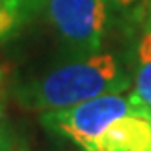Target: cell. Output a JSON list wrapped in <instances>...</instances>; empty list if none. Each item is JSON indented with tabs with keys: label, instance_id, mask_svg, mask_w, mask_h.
<instances>
[{
	"label": "cell",
	"instance_id": "3957f363",
	"mask_svg": "<svg viewBox=\"0 0 151 151\" xmlns=\"http://www.w3.org/2000/svg\"><path fill=\"white\" fill-rule=\"evenodd\" d=\"M84 151H151V116L131 107L115 116Z\"/></svg>",
	"mask_w": 151,
	"mask_h": 151
},
{
	"label": "cell",
	"instance_id": "ba28073f",
	"mask_svg": "<svg viewBox=\"0 0 151 151\" xmlns=\"http://www.w3.org/2000/svg\"><path fill=\"white\" fill-rule=\"evenodd\" d=\"M147 31H151V4H149V9H147Z\"/></svg>",
	"mask_w": 151,
	"mask_h": 151
},
{
	"label": "cell",
	"instance_id": "52a82bcc",
	"mask_svg": "<svg viewBox=\"0 0 151 151\" xmlns=\"http://www.w3.org/2000/svg\"><path fill=\"white\" fill-rule=\"evenodd\" d=\"M113 2H116V4H120V6H131V4L138 2V0H113Z\"/></svg>",
	"mask_w": 151,
	"mask_h": 151
},
{
	"label": "cell",
	"instance_id": "5b68a950",
	"mask_svg": "<svg viewBox=\"0 0 151 151\" xmlns=\"http://www.w3.org/2000/svg\"><path fill=\"white\" fill-rule=\"evenodd\" d=\"M37 11L22 0H0V38L11 35Z\"/></svg>",
	"mask_w": 151,
	"mask_h": 151
},
{
	"label": "cell",
	"instance_id": "9c48e42d",
	"mask_svg": "<svg viewBox=\"0 0 151 151\" xmlns=\"http://www.w3.org/2000/svg\"><path fill=\"white\" fill-rule=\"evenodd\" d=\"M2 75H4V73H2V68H0V80H2Z\"/></svg>",
	"mask_w": 151,
	"mask_h": 151
},
{
	"label": "cell",
	"instance_id": "8992f818",
	"mask_svg": "<svg viewBox=\"0 0 151 151\" xmlns=\"http://www.w3.org/2000/svg\"><path fill=\"white\" fill-rule=\"evenodd\" d=\"M22 2H26V4H29V6H33L37 11H38L40 7H44V2H46V0H22Z\"/></svg>",
	"mask_w": 151,
	"mask_h": 151
},
{
	"label": "cell",
	"instance_id": "7a4b0ae2",
	"mask_svg": "<svg viewBox=\"0 0 151 151\" xmlns=\"http://www.w3.org/2000/svg\"><path fill=\"white\" fill-rule=\"evenodd\" d=\"M47 17L60 37L73 47L95 51L107 24L106 0H46Z\"/></svg>",
	"mask_w": 151,
	"mask_h": 151
},
{
	"label": "cell",
	"instance_id": "6da1fadb",
	"mask_svg": "<svg viewBox=\"0 0 151 151\" xmlns=\"http://www.w3.org/2000/svg\"><path fill=\"white\" fill-rule=\"evenodd\" d=\"M129 78L111 55H95L53 69L27 88L24 100L40 111H55L96 99L122 93Z\"/></svg>",
	"mask_w": 151,
	"mask_h": 151
},
{
	"label": "cell",
	"instance_id": "277c9868",
	"mask_svg": "<svg viewBox=\"0 0 151 151\" xmlns=\"http://www.w3.org/2000/svg\"><path fill=\"white\" fill-rule=\"evenodd\" d=\"M129 99L142 113L151 116V31H146V35L138 44L135 88Z\"/></svg>",
	"mask_w": 151,
	"mask_h": 151
}]
</instances>
